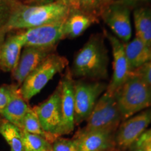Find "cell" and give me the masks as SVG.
Instances as JSON below:
<instances>
[{
	"label": "cell",
	"mask_w": 151,
	"mask_h": 151,
	"mask_svg": "<svg viewBox=\"0 0 151 151\" xmlns=\"http://www.w3.org/2000/svg\"><path fill=\"white\" fill-rule=\"evenodd\" d=\"M115 133L107 131L79 130L73 137L77 151H113L116 148Z\"/></svg>",
	"instance_id": "4fadbf2b"
},
{
	"label": "cell",
	"mask_w": 151,
	"mask_h": 151,
	"mask_svg": "<svg viewBox=\"0 0 151 151\" xmlns=\"http://www.w3.org/2000/svg\"><path fill=\"white\" fill-rule=\"evenodd\" d=\"M68 66V60L64 56L51 53L32 72L30 73L19 88L22 97L29 101L39 93L57 73L62 72Z\"/></svg>",
	"instance_id": "277c9868"
},
{
	"label": "cell",
	"mask_w": 151,
	"mask_h": 151,
	"mask_svg": "<svg viewBox=\"0 0 151 151\" xmlns=\"http://www.w3.org/2000/svg\"><path fill=\"white\" fill-rule=\"evenodd\" d=\"M122 121L151 108V87L136 70L115 92Z\"/></svg>",
	"instance_id": "3957f363"
},
{
	"label": "cell",
	"mask_w": 151,
	"mask_h": 151,
	"mask_svg": "<svg viewBox=\"0 0 151 151\" xmlns=\"http://www.w3.org/2000/svg\"><path fill=\"white\" fill-rule=\"evenodd\" d=\"M151 124V108L137 113L120 123L114 136L116 148L129 149Z\"/></svg>",
	"instance_id": "52a82bcc"
},
{
	"label": "cell",
	"mask_w": 151,
	"mask_h": 151,
	"mask_svg": "<svg viewBox=\"0 0 151 151\" xmlns=\"http://www.w3.org/2000/svg\"><path fill=\"white\" fill-rule=\"evenodd\" d=\"M18 86L16 85H4L0 87V113L8 104L12 97L14 90Z\"/></svg>",
	"instance_id": "4316f807"
},
{
	"label": "cell",
	"mask_w": 151,
	"mask_h": 151,
	"mask_svg": "<svg viewBox=\"0 0 151 151\" xmlns=\"http://www.w3.org/2000/svg\"><path fill=\"white\" fill-rule=\"evenodd\" d=\"M124 48L132 71L139 69L151 60V47L137 37L124 43Z\"/></svg>",
	"instance_id": "e0dca14e"
},
{
	"label": "cell",
	"mask_w": 151,
	"mask_h": 151,
	"mask_svg": "<svg viewBox=\"0 0 151 151\" xmlns=\"http://www.w3.org/2000/svg\"><path fill=\"white\" fill-rule=\"evenodd\" d=\"M137 71L142 76L147 83L151 87V60L139 69H137Z\"/></svg>",
	"instance_id": "f1b7e54d"
},
{
	"label": "cell",
	"mask_w": 151,
	"mask_h": 151,
	"mask_svg": "<svg viewBox=\"0 0 151 151\" xmlns=\"http://www.w3.org/2000/svg\"><path fill=\"white\" fill-rule=\"evenodd\" d=\"M51 151H77L74 139L58 137L51 143Z\"/></svg>",
	"instance_id": "484cf974"
},
{
	"label": "cell",
	"mask_w": 151,
	"mask_h": 151,
	"mask_svg": "<svg viewBox=\"0 0 151 151\" xmlns=\"http://www.w3.org/2000/svg\"><path fill=\"white\" fill-rule=\"evenodd\" d=\"M104 37L110 43L113 54V73L106 91L115 94L131 75L132 71L124 51V43L108 31L104 30Z\"/></svg>",
	"instance_id": "9c48e42d"
},
{
	"label": "cell",
	"mask_w": 151,
	"mask_h": 151,
	"mask_svg": "<svg viewBox=\"0 0 151 151\" xmlns=\"http://www.w3.org/2000/svg\"><path fill=\"white\" fill-rule=\"evenodd\" d=\"M70 10L58 2L43 5H27L18 3L11 11L1 32V39L7 31L30 29L65 20Z\"/></svg>",
	"instance_id": "7a4b0ae2"
},
{
	"label": "cell",
	"mask_w": 151,
	"mask_h": 151,
	"mask_svg": "<svg viewBox=\"0 0 151 151\" xmlns=\"http://www.w3.org/2000/svg\"><path fill=\"white\" fill-rule=\"evenodd\" d=\"M33 110L39 118L43 131L54 139L62 136V113L59 86L46 101L34 107Z\"/></svg>",
	"instance_id": "ba28073f"
},
{
	"label": "cell",
	"mask_w": 151,
	"mask_h": 151,
	"mask_svg": "<svg viewBox=\"0 0 151 151\" xmlns=\"http://www.w3.org/2000/svg\"><path fill=\"white\" fill-rule=\"evenodd\" d=\"M21 129L29 133L41 136L51 143L55 140L50 135H48L46 132L43 131L35 111L32 108H30L24 116L23 121H22Z\"/></svg>",
	"instance_id": "7402d4cb"
},
{
	"label": "cell",
	"mask_w": 151,
	"mask_h": 151,
	"mask_svg": "<svg viewBox=\"0 0 151 151\" xmlns=\"http://www.w3.org/2000/svg\"><path fill=\"white\" fill-rule=\"evenodd\" d=\"M114 1L124 6L127 7L130 10L132 9H135L139 7L145 6L151 3V0H114Z\"/></svg>",
	"instance_id": "83f0119b"
},
{
	"label": "cell",
	"mask_w": 151,
	"mask_h": 151,
	"mask_svg": "<svg viewBox=\"0 0 151 151\" xmlns=\"http://www.w3.org/2000/svg\"><path fill=\"white\" fill-rule=\"evenodd\" d=\"M73 81L70 69H67L58 85L60 90L62 135L71 134L76 125Z\"/></svg>",
	"instance_id": "7c38bea8"
},
{
	"label": "cell",
	"mask_w": 151,
	"mask_h": 151,
	"mask_svg": "<svg viewBox=\"0 0 151 151\" xmlns=\"http://www.w3.org/2000/svg\"><path fill=\"white\" fill-rule=\"evenodd\" d=\"M83 129L100 130L116 133L122 118L115 94L106 91L101 94L86 120Z\"/></svg>",
	"instance_id": "5b68a950"
},
{
	"label": "cell",
	"mask_w": 151,
	"mask_h": 151,
	"mask_svg": "<svg viewBox=\"0 0 151 151\" xmlns=\"http://www.w3.org/2000/svg\"><path fill=\"white\" fill-rule=\"evenodd\" d=\"M130 12L127 7L111 0L100 15L114 35L123 43L129 41L132 35Z\"/></svg>",
	"instance_id": "30bf717a"
},
{
	"label": "cell",
	"mask_w": 151,
	"mask_h": 151,
	"mask_svg": "<svg viewBox=\"0 0 151 151\" xmlns=\"http://www.w3.org/2000/svg\"><path fill=\"white\" fill-rule=\"evenodd\" d=\"M111 0H79L81 10L95 17L100 16L106 6Z\"/></svg>",
	"instance_id": "603a6c76"
},
{
	"label": "cell",
	"mask_w": 151,
	"mask_h": 151,
	"mask_svg": "<svg viewBox=\"0 0 151 151\" xmlns=\"http://www.w3.org/2000/svg\"><path fill=\"white\" fill-rule=\"evenodd\" d=\"M29 109L30 107L22 97L20 90L17 87L13 92L9 104L0 114L6 120L22 129L23 119Z\"/></svg>",
	"instance_id": "ac0fdd59"
},
{
	"label": "cell",
	"mask_w": 151,
	"mask_h": 151,
	"mask_svg": "<svg viewBox=\"0 0 151 151\" xmlns=\"http://www.w3.org/2000/svg\"><path fill=\"white\" fill-rule=\"evenodd\" d=\"M133 18L135 37L151 47V7L145 6L135 9Z\"/></svg>",
	"instance_id": "d6986e66"
},
{
	"label": "cell",
	"mask_w": 151,
	"mask_h": 151,
	"mask_svg": "<svg viewBox=\"0 0 151 151\" xmlns=\"http://www.w3.org/2000/svg\"><path fill=\"white\" fill-rule=\"evenodd\" d=\"M54 1L65 6L70 11L81 10L79 0H54Z\"/></svg>",
	"instance_id": "f546056e"
},
{
	"label": "cell",
	"mask_w": 151,
	"mask_h": 151,
	"mask_svg": "<svg viewBox=\"0 0 151 151\" xmlns=\"http://www.w3.org/2000/svg\"><path fill=\"white\" fill-rule=\"evenodd\" d=\"M28 5H43L54 2V0H26Z\"/></svg>",
	"instance_id": "4dcf8cb0"
},
{
	"label": "cell",
	"mask_w": 151,
	"mask_h": 151,
	"mask_svg": "<svg viewBox=\"0 0 151 151\" xmlns=\"http://www.w3.org/2000/svg\"><path fill=\"white\" fill-rule=\"evenodd\" d=\"M97 21V17L86 14L81 10L70 11L64 22L65 38L76 39L80 37Z\"/></svg>",
	"instance_id": "2e32d148"
},
{
	"label": "cell",
	"mask_w": 151,
	"mask_h": 151,
	"mask_svg": "<svg viewBox=\"0 0 151 151\" xmlns=\"http://www.w3.org/2000/svg\"><path fill=\"white\" fill-rule=\"evenodd\" d=\"M108 84L101 81L79 79L73 81L75 124L86 121Z\"/></svg>",
	"instance_id": "8992f818"
},
{
	"label": "cell",
	"mask_w": 151,
	"mask_h": 151,
	"mask_svg": "<svg viewBox=\"0 0 151 151\" xmlns=\"http://www.w3.org/2000/svg\"><path fill=\"white\" fill-rule=\"evenodd\" d=\"M130 148L132 151H151V127L143 132Z\"/></svg>",
	"instance_id": "d4e9b609"
},
{
	"label": "cell",
	"mask_w": 151,
	"mask_h": 151,
	"mask_svg": "<svg viewBox=\"0 0 151 151\" xmlns=\"http://www.w3.org/2000/svg\"><path fill=\"white\" fill-rule=\"evenodd\" d=\"M65 20L30 28L20 32L24 47L55 48L57 43L65 38Z\"/></svg>",
	"instance_id": "8fae6325"
},
{
	"label": "cell",
	"mask_w": 151,
	"mask_h": 151,
	"mask_svg": "<svg viewBox=\"0 0 151 151\" xmlns=\"http://www.w3.org/2000/svg\"><path fill=\"white\" fill-rule=\"evenodd\" d=\"M18 3V0H0V40L1 32L8 20L11 11Z\"/></svg>",
	"instance_id": "cb8c5ba5"
},
{
	"label": "cell",
	"mask_w": 151,
	"mask_h": 151,
	"mask_svg": "<svg viewBox=\"0 0 151 151\" xmlns=\"http://www.w3.org/2000/svg\"><path fill=\"white\" fill-rule=\"evenodd\" d=\"M104 36L93 35L75 55L70 69L73 78L105 81L109 78V52Z\"/></svg>",
	"instance_id": "6da1fadb"
},
{
	"label": "cell",
	"mask_w": 151,
	"mask_h": 151,
	"mask_svg": "<svg viewBox=\"0 0 151 151\" xmlns=\"http://www.w3.org/2000/svg\"><path fill=\"white\" fill-rule=\"evenodd\" d=\"M55 48H38L24 47L16 69L14 77L18 85H21L30 73H32L40 64L53 52Z\"/></svg>",
	"instance_id": "5bb4252c"
},
{
	"label": "cell",
	"mask_w": 151,
	"mask_h": 151,
	"mask_svg": "<svg viewBox=\"0 0 151 151\" xmlns=\"http://www.w3.org/2000/svg\"><path fill=\"white\" fill-rule=\"evenodd\" d=\"M0 134L10 146L11 151H24L22 129L0 117Z\"/></svg>",
	"instance_id": "ffe728a7"
},
{
	"label": "cell",
	"mask_w": 151,
	"mask_h": 151,
	"mask_svg": "<svg viewBox=\"0 0 151 151\" xmlns=\"http://www.w3.org/2000/svg\"><path fill=\"white\" fill-rule=\"evenodd\" d=\"M24 47L21 33L10 36L0 48V68L4 71L16 69Z\"/></svg>",
	"instance_id": "9a60e30c"
},
{
	"label": "cell",
	"mask_w": 151,
	"mask_h": 151,
	"mask_svg": "<svg viewBox=\"0 0 151 151\" xmlns=\"http://www.w3.org/2000/svg\"><path fill=\"white\" fill-rule=\"evenodd\" d=\"M24 151H51V143L41 136L22 130Z\"/></svg>",
	"instance_id": "44dd1931"
}]
</instances>
